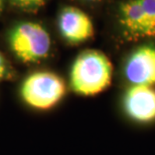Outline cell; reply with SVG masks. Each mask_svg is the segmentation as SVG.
<instances>
[{
    "label": "cell",
    "mask_w": 155,
    "mask_h": 155,
    "mask_svg": "<svg viewBox=\"0 0 155 155\" xmlns=\"http://www.w3.org/2000/svg\"><path fill=\"white\" fill-rule=\"evenodd\" d=\"M113 66L106 54L86 50L76 57L70 71V86L81 96H95L110 86Z\"/></svg>",
    "instance_id": "obj_1"
},
{
    "label": "cell",
    "mask_w": 155,
    "mask_h": 155,
    "mask_svg": "<svg viewBox=\"0 0 155 155\" xmlns=\"http://www.w3.org/2000/svg\"><path fill=\"white\" fill-rule=\"evenodd\" d=\"M67 94V86L60 75L48 70L31 72L22 80L19 95L26 106L37 111L55 107Z\"/></svg>",
    "instance_id": "obj_2"
},
{
    "label": "cell",
    "mask_w": 155,
    "mask_h": 155,
    "mask_svg": "<svg viewBox=\"0 0 155 155\" xmlns=\"http://www.w3.org/2000/svg\"><path fill=\"white\" fill-rule=\"evenodd\" d=\"M12 53L23 63H37L48 56L51 49V35L41 24L25 21L18 23L8 35Z\"/></svg>",
    "instance_id": "obj_3"
},
{
    "label": "cell",
    "mask_w": 155,
    "mask_h": 155,
    "mask_svg": "<svg viewBox=\"0 0 155 155\" xmlns=\"http://www.w3.org/2000/svg\"><path fill=\"white\" fill-rule=\"evenodd\" d=\"M118 23L125 40H155V0H126L118 10Z\"/></svg>",
    "instance_id": "obj_4"
},
{
    "label": "cell",
    "mask_w": 155,
    "mask_h": 155,
    "mask_svg": "<svg viewBox=\"0 0 155 155\" xmlns=\"http://www.w3.org/2000/svg\"><path fill=\"white\" fill-rule=\"evenodd\" d=\"M124 76L130 85H155V46L141 45L128 56Z\"/></svg>",
    "instance_id": "obj_5"
},
{
    "label": "cell",
    "mask_w": 155,
    "mask_h": 155,
    "mask_svg": "<svg viewBox=\"0 0 155 155\" xmlns=\"http://www.w3.org/2000/svg\"><path fill=\"white\" fill-rule=\"evenodd\" d=\"M58 25L62 37L69 44H82L94 36V24L91 17L74 6H67L61 11Z\"/></svg>",
    "instance_id": "obj_6"
},
{
    "label": "cell",
    "mask_w": 155,
    "mask_h": 155,
    "mask_svg": "<svg viewBox=\"0 0 155 155\" xmlns=\"http://www.w3.org/2000/svg\"><path fill=\"white\" fill-rule=\"evenodd\" d=\"M126 115L138 123L155 121V88L145 85H130L123 95Z\"/></svg>",
    "instance_id": "obj_7"
},
{
    "label": "cell",
    "mask_w": 155,
    "mask_h": 155,
    "mask_svg": "<svg viewBox=\"0 0 155 155\" xmlns=\"http://www.w3.org/2000/svg\"><path fill=\"white\" fill-rule=\"evenodd\" d=\"M11 4L25 10H33L41 7L47 0H10Z\"/></svg>",
    "instance_id": "obj_8"
},
{
    "label": "cell",
    "mask_w": 155,
    "mask_h": 155,
    "mask_svg": "<svg viewBox=\"0 0 155 155\" xmlns=\"http://www.w3.org/2000/svg\"><path fill=\"white\" fill-rule=\"evenodd\" d=\"M13 73L10 65L3 56V54L0 52V82L10 79Z\"/></svg>",
    "instance_id": "obj_9"
},
{
    "label": "cell",
    "mask_w": 155,
    "mask_h": 155,
    "mask_svg": "<svg viewBox=\"0 0 155 155\" xmlns=\"http://www.w3.org/2000/svg\"><path fill=\"white\" fill-rule=\"evenodd\" d=\"M4 1L5 0H0V13L3 10V6H4Z\"/></svg>",
    "instance_id": "obj_10"
},
{
    "label": "cell",
    "mask_w": 155,
    "mask_h": 155,
    "mask_svg": "<svg viewBox=\"0 0 155 155\" xmlns=\"http://www.w3.org/2000/svg\"><path fill=\"white\" fill-rule=\"evenodd\" d=\"M86 1H95V0H86Z\"/></svg>",
    "instance_id": "obj_11"
}]
</instances>
